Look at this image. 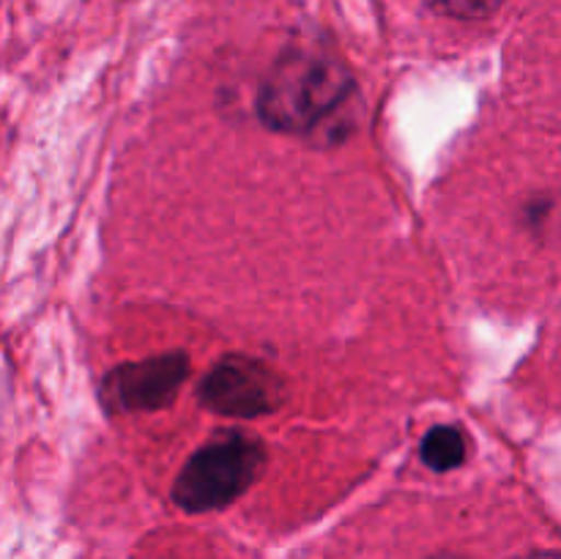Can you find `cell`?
Masks as SVG:
<instances>
[{
	"label": "cell",
	"instance_id": "obj_1",
	"mask_svg": "<svg viewBox=\"0 0 561 559\" xmlns=\"http://www.w3.org/2000/svg\"><path fill=\"white\" fill-rule=\"evenodd\" d=\"M257 118L279 135L340 142L359 121V85L337 53L318 44H294L263 77Z\"/></svg>",
	"mask_w": 561,
	"mask_h": 559
},
{
	"label": "cell",
	"instance_id": "obj_2",
	"mask_svg": "<svg viewBox=\"0 0 561 559\" xmlns=\"http://www.w3.org/2000/svg\"><path fill=\"white\" fill-rule=\"evenodd\" d=\"M268 464L266 444L247 431H217L181 466L173 502L184 513H214L244 497Z\"/></svg>",
	"mask_w": 561,
	"mask_h": 559
},
{
	"label": "cell",
	"instance_id": "obj_3",
	"mask_svg": "<svg viewBox=\"0 0 561 559\" xmlns=\"http://www.w3.org/2000/svg\"><path fill=\"white\" fill-rule=\"evenodd\" d=\"M197 400L214 414L255 420L283 409L288 400V384L263 360L228 354L214 362L211 370L201 378Z\"/></svg>",
	"mask_w": 561,
	"mask_h": 559
},
{
	"label": "cell",
	"instance_id": "obj_4",
	"mask_svg": "<svg viewBox=\"0 0 561 559\" xmlns=\"http://www.w3.org/2000/svg\"><path fill=\"white\" fill-rule=\"evenodd\" d=\"M186 378H190V356L184 351H168L148 360L115 365L102 378L99 398L115 414L159 411L179 398Z\"/></svg>",
	"mask_w": 561,
	"mask_h": 559
},
{
	"label": "cell",
	"instance_id": "obj_5",
	"mask_svg": "<svg viewBox=\"0 0 561 559\" xmlns=\"http://www.w3.org/2000/svg\"><path fill=\"white\" fill-rule=\"evenodd\" d=\"M420 458L427 469L453 471L469 460V438H466L463 427L458 425H436L422 436Z\"/></svg>",
	"mask_w": 561,
	"mask_h": 559
},
{
	"label": "cell",
	"instance_id": "obj_6",
	"mask_svg": "<svg viewBox=\"0 0 561 559\" xmlns=\"http://www.w3.org/2000/svg\"><path fill=\"white\" fill-rule=\"evenodd\" d=\"M504 3H507V0H427V5H431L436 14L460 22L488 20V16L496 14Z\"/></svg>",
	"mask_w": 561,
	"mask_h": 559
},
{
	"label": "cell",
	"instance_id": "obj_7",
	"mask_svg": "<svg viewBox=\"0 0 561 559\" xmlns=\"http://www.w3.org/2000/svg\"><path fill=\"white\" fill-rule=\"evenodd\" d=\"M515 559H559L557 551H529V554H520Z\"/></svg>",
	"mask_w": 561,
	"mask_h": 559
}]
</instances>
